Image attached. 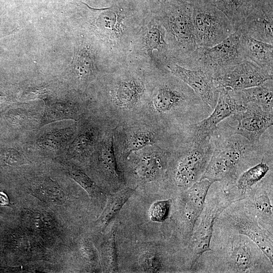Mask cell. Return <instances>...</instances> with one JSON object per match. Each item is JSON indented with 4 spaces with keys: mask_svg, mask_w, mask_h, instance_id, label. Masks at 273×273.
Listing matches in <instances>:
<instances>
[{
    "mask_svg": "<svg viewBox=\"0 0 273 273\" xmlns=\"http://www.w3.org/2000/svg\"><path fill=\"white\" fill-rule=\"evenodd\" d=\"M171 74V73H170ZM212 110L187 84L172 74L150 93L144 117L173 135L208 116Z\"/></svg>",
    "mask_w": 273,
    "mask_h": 273,
    "instance_id": "6da1fadb",
    "label": "cell"
},
{
    "mask_svg": "<svg viewBox=\"0 0 273 273\" xmlns=\"http://www.w3.org/2000/svg\"><path fill=\"white\" fill-rule=\"evenodd\" d=\"M211 139L213 152L201 179L214 183L235 182L246 166L251 164L262 154L260 144H253L240 135L218 128Z\"/></svg>",
    "mask_w": 273,
    "mask_h": 273,
    "instance_id": "7a4b0ae2",
    "label": "cell"
},
{
    "mask_svg": "<svg viewBox=\"0 0 273 273\" xmlns=\"http://www.w3.org/2000/svg\"><path fill=\"white\" fill-rule=\"evenodd\" d=\"M110 83L105 98L93 109L115 127L143 117L150 95L145 81L127 76Z\"/></svg>",
    "mask_w": 273,
    "mask_h": 273,
    "instance_id": "3957f363",
    "label": "cell"
},
{
    "mask_svg": "<svg viewBox=\"0 0 273 273\" xmlns=\"http://www.w3.org/2000/svg\"><path fill=\"white\" fill-rule=\"evenodd\" d=\"M213 150L211 138L195 140L185 135L178 140L170 150L167 169L175 185L188 189L199 180L207 168Z\"/></svg>",
    "mask_w": 273,
    "mask_h": 273,
    "instance_id": "277c9868",
    "label": "cell"
},
{
    "mask_svg": "<svg viewBox=\"0 0 273 273\" xmlns=\"http://www.w3.org/2000/svg\"><path fill=\"white\" fill-rule=\"evenodd\" d=\"M178 139L144 117L117 125L114 128V148L118 163L147 146L157 145L169 150Z\"/></svg>",
    "mask_w": 273,
    "mask_h": 273,
    "instance_id": "5b68a950",
    "label": "cell"
},
{
    "mask_svg": "<svg viewBox=\"0 0 273 273\" xmlns=\"http://www.w3.org/2000/svg\"><path fill=\"white\" fill-rule=\"evenodd\" d=\"M191 2L165 0L160 21L165 28L166 40L181 60L188 58L198 47L195 39Z\"/></svg>",
    "mask_w": 273,
    "mask_h": 273,
    "instance_id": "8992f818",
    "label": "cell"
},
{
    "mask_svg": "<svg viewBox=\"0 0 273 273\" xmlns=\"http://www.w3.org/2000/svg\"><path fill=\"white\" fill-rule=\"evenodd\" d=\"M241 34L234 31L221 42L209 47H198L183 60L184 67L200 69L213 75L245 60L241 44Z\"/></svg>",
    "mask_w": 273,
    "mask_h": 273,
    "instance_id": "52a82bcc",
    "label": "cell"
},
{
    "mask_svg": "<svg viewBox=\"0 0 273 273\" xmlns=\"http://www.w3.org/2000/svg\"><path fill=\"white\" fill-rule=\"evenodd\" d=\"M192 21L197 47L213 46L227 38L234 29L225 15L207 0H194Z\"/></svg>",
    "mask_w": 273,
    "mask_h": 273,
    "instance_id": "ba28073f",
    "label": "cell"
},
{
    "mask_svg": "<svg viewBox=\"0 0 273 273\" xmlns=\"http://www.w3.org/2000/svg\"><path fill=\"white\" fill-rule=\"evenodd\" d=\"M169 157L170 150L152 145L131 153L123 162L129 164L136 179L147 184L167 177Z\"/></svg>",
    "mask_w": 273,
    "mask_h": 273,
    "instance_id": "9c48e42d",
    "label": "cell"
},
{
    "mask_svg": "<svg viewBox=\"0 0 273 273\" xmlns=\"http://www.w3.org/2000/svg\"><path fill=\"white\" fill-rule=\"evenodd\" d=\"M245 109L228 117L236 124L226 123L217 128L228 132L240 135L254 144H260L263 133L273 123V112L263 110L254 103H248Z\"/></svg>",
    "mask_w": 273,
    "mask_h": 273,
    "instance_id": "30bf717a",
    "label": "cell"
},
{
    "mask_svg": "<svg viewBox=\"0 0 273 273\" xmlns=\"http://www.w3.org/2000/svg\"><path fill=\"white\" fill-rule=\"evenodd\" d=\"M272 76L273 74L247 59L213 75L214 80L219 86L232 90L259 85L268 80H272Z\"/></svg>",
    "mask_w": 273,
    "mask_h": 273,
    "instance_id": "8fae6325",
    "label": "cell"
},
{
    "mask_svg": "<svg viewBox=\"0 0 273 273\" xmlns=\"http://www.w3.org/2000/svg\"><path fill=\"white\" fill-rule=\"evenodd\" d=\"M245 108L231 95L230 89L220 86L217 103L212 112L203 119L189 126L185 134L195 140L211 138L220 123Z\"/></svg>",
    "mask_w": 273,
    "mask_h": 273,
    "instance_id": "7c38bea8",
    "label": "cell"
},
{
    "mask_svg": "<svg viewBox=\"0 0 273 273\" xmlns=\"http://www.w3.org/2000/svg\"><path fill=\"white\" fill-rule=\"evenodd\" d=\"M171 74L187 84L201 100L213 110L218 100L220 86L211 74L200 69H190L173 63L166 64Z\"/></svg>",
    "mask_w": 273,
    "mask_h": 273,
    "instance_id": "4fadbf2b",
    "label": "cell"
},
{
    "mask_svg": "<svg viewBox=\"0 0 273 273\" xmlns=\"http://www.w3.org/2000/svg\"><path fill=\"white\" fill-rule=\"evenodd\" d=\"M108 127L98 143L91 157L98 171L107 184L116 187L125 184V178L119 166L114 148V128Z\"/></svg>",
    "mask_w": 273,
    "mask_h": 273,
    "instance_id": "5bb4252c",
    "label": "cell"
},
{
    "mask_svg": "<svg viewBox=\"0 0 273 273\" xmlns=\"http://www.w3.org/2000/svg\"><path fill=\"white\" fill-rule=\"evenodd\" d=\"M241 34L273 44V0L252 11L235 30Z\"/></svg>",
    "mask_w": 273,
    "mask_h": 273,
    "instance_id": "9a60e30c",
    "label": "cell"
},
{
    "mask_svg": "<svg viewBox=\"0 0 273 273\" xmlns=\"http://www.w3.org/2000/svg\"><path fill=\"white\" fill-rule=\"evenodd\" d=\"M213 181L201 179L187 189L184 200L183 215L187 228L192 232L201 214L206 196Z\"/></svg>",
    "mask_w": 273,
    "mask_h": 273,
    "instance_id": "2e32d148",
    "label": "cell"
},
{
    "mask_svg": "<svg viewBox=\"0 0 273 273\" xmlns=\"http://www.w3.org/2000/svg\"><path fill=\"white\" fill-rule=\"evenodd\" d=\"M232 224L239 234L249 238L272 263V241L268 233L263 231L255 220L243 215L235 216Z\"/></svg>",
    "mask_w": 273,
    "mask_h": 273,
    "instance_id": "e0dca14e",
    "label": "cell"
},
{
    "mask_svg": "<svg viewBox=\"0 0 273 273\" xmlns=\"http://www.w3.org/2000/svg\"><path fill=\"white\" fill-rule=\"evenodd\" d=\"M241 44L245 59L273 74V46L241 34Z\"/></svg>",
    "mask_w": 273,
    "mask_h": 273,
    "instance_id": "ac0fdd59",
    "label": "cell"
},
{
    "mask_svg": "<svg viewBox=\"0 0 273 273\" xmlns=\"http://www.w3.org/2000/svg\"><path fill=\"white\" fill-rule=\"evenodd\" d=\"M272 80L254 87L237 90H230L231 95L240 104L254 103L266 111L273 112Z\"/></svg>",
    "mask_w": 273,
    "mask_h": 273,
    "instance_id": "d6986e66",
    "label": "cell"
},
{
    "mask_svg": "<svg viewBox=\"0 0 273 273\" xmlns=\"http://www.w3.org/2000/svg\"><path fill=\"white\" fill-rule=\"evenodd\" d=\"M221 11L235 30L255 8L269 0H207Z\"/></svg>",
    "mask_w": 273,
    "mask_h": 273,
    "instance_id": "ffe728a7",
    "label": "cell"
},
{
    "mask_svg": "<svg viewBox=\"0 0 273 273\" xmlns=\"http://www.w3.org/2000/svg\"><path fill=\"white\" fill-rule=\"evenodd\" d=\"M223 209L218 206L210 207L202 220V221L194 233L193 246L194 252L200 255L207 251L211 250L210 241L212 236L213 227L216 216Z\"/></svg>",
    "mask_w": 273,
    "mask_h": 273,
    "instance_id": "44dd1931",
    "label": "cell"
},
{
    "mask_svg": "<svg viewBox=\"0 0 273 273\" xmlns=\"http://www.w3.org/2000/svg\"><path fill=\"white\" fill-rule=\"evenodd\" d=\"M136 188H123L110 195L105 207L99 219V224L104 229L116 216L123 205L134 193Z\"/></svg>",
    "mask_w": 273,
    "mask_h": 273,
    "instance_id": "7402d4cb",
    "label": "cell"
},
{
    "mask_svg": "<svg viewBox=\"0 0 273 273\" xmlns=\"http://www.w3.org/2000/svg\"><path fill=\"white\" fill-rule=\"evenodd\" d=\"M72 67L75 77L82 82H88L95 77L97 73L95 60L88 48L81 47L75 52Z\"/></svg>",
    "mask_w": 273,
    "mask_h": 273,
    "instance_id": "603a6c76",
    "label": "cell"
},
{
    "mask_svg": "<svg viewBox=\"0 0 273 273\" xmlns=\"http://www.w3.org/2000/svg\"><path fill=\"white\" fill-rule=\"evenodd\" d=\"M145 47L150 54L156 50L166 59L169 53L166 32L160 21L151 22L146 29L144 36Z\"/></svg>",
    "mask_w": 273,
    "mask_h": 273,
    "instance_id": "cb8c5ba5",
    "label": "cell"
},
{
    "mask_svg": "<svg viewBox=\"0 0 273 273\" xmlns=\"http://www.w3.org/2000/svg\"><path fill=\"white\" fill-rule=\"evenodd\" d=\"M229 263L231 269L235 272H245L252 267V254L245 241L237 239L232 242Z\"/></svg>",
    "mask_w": 273,
    "mask_h": 273,
    "instance_id": "d4e9b609",
    "label": "cell"
},
{
    "mask_svg": "<svg viewBox=\"0 0 273 273\" xmlns=\"http://www.w3.org/2000/svg\"><path fill=\"white\" fill-rule=\"evenodd\" d=\"M100 11L97 23L108 37L116 38L122 31L123 17L120 10L111 7L97 9Z\"/></svg>",
    "mask_w": 273,
    "mask_h": 273,
    "instance_id": "484cf974",
    "label": "cell"
},
{
    "mask_svg": "<svg viewBox=\"0 0 273 273\" xmlns=\"http://www.w3.org/2000/svg\"><path fill=\"white\" fill-rule=\"evenodd\" d=\"M269 171V167L263 161L248 168L239 175L236 180L238 189L242 192L250 189L260 181Z\"/></svg>",
    "mask_w": 273,
    "mask_h": 273,
    "instance_id": "4316f807",
    "label": "cell"
},
{
    "mask_svg": "<svg viewBox=\"0 0 273 273\" xmlns=\"http://www.w3.org/2000/svg\"><path fill=\"white\" fill-rule=\"evenodd\" d=\"M139 266L145 272H159L163 268L161 256L157 252L148 251L141 255L139 260Z\"/></svg>",
    "mask_w": 273,
    "mask_h": 273,
    "instance_id": "83f0119b",
    "label": "cell"
},
{
    "mask_svg": "<svg viewBox=\"0 0 273 273\" xmlns=\"http://www.w3.org/2000/svg\"><path fill=\"white\" fill-rule=\"evenodd\" d=\"M115 233V228H113L108 235L105 245V255L107 269L111 272L118 271Z\"/></svg>",
    "mask_w": 273,
    "mask_h": 273,
    "instance_id": "f1b7e54d",
    "label": "cell"
},
{
    "mask_svg": "<svg viewBox=\"0 0 273 273\" xmlns=\"http://www.w3.org/2000/svg\"><path fill=\"white\" fill-rule=\"evenodd\" d=\"M171 201L170 200L155 201L151 205L149 211L150 219L154 222H162L167 218Z\"/></svg>",
    "mask_w": 273,
    "mask_h": 273,
    "instance_id": "f546056e",
    "label": "cell"
},
{
    "mask_svg": "<svg viewBox=\"0 0 273 273\" xmlns=\"http://www.w3.org/2000/svg\"><path fill=\"white\" fill-rule=\"evenodd\" d=\"M255 208L258 213L265 218L272 216V206L270 199L265 192H260L255 198Z\"/></svg>",
    "mask_w": 273,
    "mask_h": 273,
    "instance_id": "4dcf8cb0",
    "label": "cell"
},
{
    "mask_svg": "<svg viewBox=\"0 0 273 273\" xmlns=\"http://www.w3.org/2000/svg\"><path fill=\"white\" fill-rule=\"evenodd\" d=\"M72 174L74 179L90 193H105L102 190L95 185L87 176L77 168H73Z\"/></svg>",
    "mask_w": 273,
    "mask_h": 273,
    "instance_id": "1f68e13d",
    "label": "cell"
},
{
    "mask_svg": "<svg viewBox=\"0 0 273 273\" xmlns=\"http://www.w3.org/2000/svg\"><path fill=\"white\" fill-rule=\"evenodd\" d=\"M9 203V199L6 195L3 192H0V205H5Z\"/></svg>",
    "mask_w": 273,
    "mask_h": 273,
    "instance_id": "d6a6232c",
    "label": "cell"
},
{
    "mask_svg": "<svg viewBox=\"0 0 273 273\" xmlns=\"http://www.w3.org/2000/svg\"><path fill=\"white\" fill-rule=\"evenodd\" d=\"M156 1H158V2H159V1H162V0H156ZM184 1H188V0H184Z\"/></svg>",
    "mask_w": 273,
    "mask_h": 273,
    "instance_id": "836d02e7",
    "label": "cell"
},
{
    "mask_svg": "<svg viewBox=\"0 0 273 273\" xmlns=\"http://www.w3.org/2000/svg\"><path fill=\"white\" fill-rule=\"evenodd\" d=\"M193 1H194V0H188V1H189V2H192Z\"/></svg>",
    "mask_w": 273,
    "mask_h": 273,
    "instance_id": "e575fe53",
    "label": "cell"
}]
</instances>
